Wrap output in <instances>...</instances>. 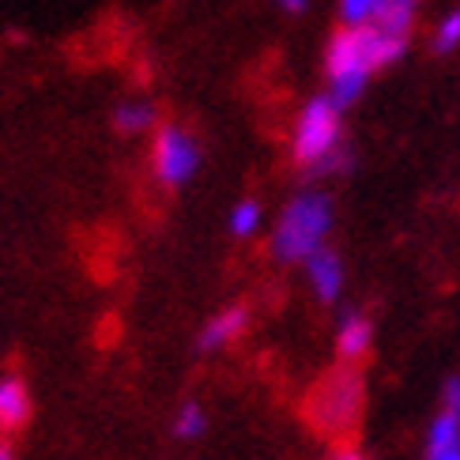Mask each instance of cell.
I'll return each instance as SVG.
<instances>
[{"mask_svg":"<svg viewBox=\"0 0 460 460\" xmlns=\"http://www.w3.org/2000/svg\"><path fill=\"white\" fill-rule=\"evenodd\" d=\"M367 351H370V321L362 314H348L336 332V355L340 362H351L355 367L358 358H367Z\"/></svg>","mask_w":460,"mask_h":460,"instance_id":"obj_9","label":"cell"},{"mask_svg":"<svg viewBox=\"0 0 460 460\" xmlns=\"http://www.w3.org/2000/svg\"><path fill=\"white\" fill-rule=\"evenodd\" d=\"M427 460H460V377L446 385L442 411L427 438Z\"/></svg>","mask_w":460,"mask_h":460,"instance_id":"obj_6","label":"cell"},{"mask_svg":"<svg viewBox=\"0 0 460 460\" xmlns=\"http://www.w3.org/2000/svg\"><path fill=\"white\" fill-rule=\"evenodd\" d=\"M329 226H332V200L324 193H302L287 204V212L279 216V226L272 234V249L276 257L295 264L305 261L321 249V242L329 238Z\"/></svg>","mask_w":460,"mask_h":460,"instance_id":"obj_1","label":"cell"},{"mask_svg":"<svg viewBox=\"0 0 460 460\" xmlns=\"http://www.w3.org/2000/svg\"><path fill=\"white\" fill-rule=\"evenodd\" d=\"M0 460H15L12 456V446H0Z\"/></svg>","mask_w":460,"mask_h":460,"instance_id":"obj_17","label":"cell"},{"mask_svg":"<svg viewBox=\"0 0 460 460\" xmlns=\"http://www.w3.org/2000/svg\"><path fill=\"white\" fill-rule=\"evenodd\" d=\"M385 8V0H340V15L348 27H362Z\"/></svg>","mask_w":460,"mask_h":460,"instance_id":"obj_12","label":"cell"},{"mask_svg":"<svg viewBox=\"0 0 460 460\" xmlns=\"http://www.w3.org/2000/svg\"><path fill=\"white\" fill-rule=\"evenodd\" d=\"M370 72L374 68L367 57V42H362V27H343L329 46V99L340 110L351 106L367 87Z\"/></svg>","mask_w":460,"mask_h":460,"instance_id":"obj_3","label":"cell"},{"mask_svg":"<svg viewBox=\"0 0 460 460\" xmlns=\"http://www.w3.org/2000/svg\"><path fill=\"white\" fill-rule=\"evenodd\" d=\"M362 411V377L351 362H343L340 370H332L321 381L310 396V419L321 434H343L355 427V419Z\"/></svg>","mask_w":460,"mask_h":460,"instance_id":"obj_2","label":"cell"},{"mask_svg":"<svg viewBox=\"0 0 460 460\" xmlns=\"http://www.w3.org/2000/svg\"><path fill=\"white\" fill-rule=\"evenodd\" d=\"M113 121H118L121 132L137 137V132H147L151 125L159 121V113H155L151 102H125V106H118V113H113Z\"/></svg>","mask_w":460,"mask_h":460,"instance_id":"obj_11","label":"cell"},{"mask_svg":"<svg viewBox=\"0 0 460 460\" xmlns=\"http://www.w3.org/2000/svg\"><path fill=\"white\" fill-rule=\"evenodd\" d=\"M336 460H362V456H358V453H340Z\"/></svg>","mask_w":460,"mask_h":460,"instance_id":"obj_18","label":"cell"},{"mask_svg":"<svg viewBox=\"0 0 460 460\" xmlns=\"http://www.w3.org/2000/svg\"><path fill=\"white\" fill-rule=\"evenodd\" d=\"M305 272H310V283L321 302H336L340 287H343V264L336 257V249H329V245L314 249V253L305 257Z\"/></svg>","mask_w":460,"mask_h":460,"instance_id":"obj_7","label":"cell"},{"mask_svg":"<svg viewBox=\"0 0 460 460\" xmlns=\"http://www.w3.org/2000/svg\"><path fill=\"white\" fill-rule=\"evenodd\" d=\"M200 166V147L185 128H163L155 137V174L166 185H185Z\"/></svg>","mask_w":460,"mask_h":460,"instance_id":"obj_5","label":"cell"},{"mask_svg":"<svg viewBox=\"0 0 460 460\" xmlns=\"http://www.w3.org/2000/svg\"><path fill=\"white\" fill-rule=\"evenodd\" d=\"M460 46V8L449 12L434 31V53H453Z\"/></svg>","mask_w":460,"mask_h":460,"instance_id":"obj_14","label":"cell"},{"mask_svg":"<svg viewBox=\"0 0 460 460\" xmlns=\"http://www.w3.org/2000/svg\"><path fill=\"white\" fill-rule=\"evenodd\" d=\"M257 226H261V204L257 200H242L234 212H230V230H234L238 238H249Z\"/></svg>","mask_w":460,"mask_h":460,"instance_id":"obj_13","label":"cell"},{"mask_svg":"<svg viewBox=\"0 0 460 460\" xmlns=\"http://www.w3.org/2000/svg\"><path fill=\"white\" fill-rule=\"evenodd\" d=\"M276 4H279L283 12H291V15H298V12H305V8H310V0H276Z\"/></svg>","mask_w":460,"mask_h":460,"instance_id":"obj_16","label":"cell"},{"mask_svg":"<svg viewBox=\"0 0 460 460\" xmlns=\"http://www.w3.org/2000/svg\"><path fill=\"white\" fill-rule=\"evenodd\" d=\"M204 427H208L204 408L189 400V404L178 411V438H200V434H204Z\"/></svg>","mask_w":460,"mask_h":460,"instance_id":"obj_15","label":"cell"},{"mask_svg":"<svg viewBox=\"0 0 460 460\" xmlns=\"http://www.w3.org/2000/svg\"><path fill=\"white\" fill-rule=\"evenodd\" d=\"M31 419V396L27 385L15 377L0 381V430H19Z\"/></svg>","mask_w":460,"mask_h":460,"instance_id":"obj_10","label":"cell"},{"mask_svg":"<svg viewBox=\"0 0 460 460\" xmlns=\"http://www.w3.org/2000/svg\"><path fill=\"white\" fill-rule=\"evenodd\" d=\"M340 147V106L324 94L302 110L298 128H295V159L298 166L314 170Z\"/></svg>","mask_w":460,"mask_h":460,"instance_id":"obj_4","label":"cell"},{"mask_svg":"<svg viewBox=\"0 0 460 460\" xmlns=\"http://www.w3.org/2000/svg\"><path fill=\"white\" fill-rule=\"evenodd\" d=\"M245 324H249V310H242V305L216 314L200 332V351H219L226 343H234L245 332Z\"/></svg>","mask_w":460,"mask_h":460,"instance_id":"obj_8","label":"cell"}]
</instances>
